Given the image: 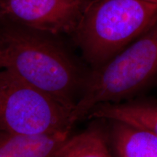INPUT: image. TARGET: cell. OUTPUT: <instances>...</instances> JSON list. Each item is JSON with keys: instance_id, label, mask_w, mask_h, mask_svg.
Masks as SVG:
<instances>
[{"instance_id": "cell-1", "label": "cell", "mask_w": 157, "mask_h": 157, "mask_svg": "<svg viewBox=\"0 0 157 157\" xmlns=\"http://www.w3.org/2000/svg\"><path fill=\"white\" fill-rule=\"evenodd\" d=\"M61 36L0 22L5 68L73 111L83 93L90 68Z\"/></svg>"}, {"instance_id": "cell-2", "label": "cell", "mask_w": 157, "mask_h": 157, "mask_svg": "<svg viewBox=\"0 0 157 157\" xmlns=\"http://www.w3.org/2000/svg\"><path fill=\"white\" fill-rule=\"evenodd\" d=\"M157 23V0H90L71 35L90 69L105 63Z\"/></svg>"}, {"instance_id": "cell-3", "label": "cell", "mask_w": 157, "mask_h": 157, "mask_svg": "<svg viewBox=\"0 0 157 157\" xmlns=\"http://www.w3.org/2000/svg\"><path fill=\"white\" fill-rule=\"evenodd\" d=\"M157 85V23L105 63L90 69L71 124L87 118L94 108L144 95Z\"/></svg>"}, {"instance_id": "cell-4", "label": "cell", "mask_w": 157, "mask_h": 157, "mask_svg": "<svg viewBox=\"0 0 157 157\" xmlns=\"http://www.w3.org/2000/svg\"><path fill=\"white\" fill-rule=\"evenodd\" d=\"M71 112L10 70L0 69V132L40 135L72 129Z\"/></svg>"}, {"instance_id": "cell-5", "label": "cell", "mask_w": 157, "mask_h": 157, "mask_svg": "<svg viewBox=\"0 0 157 157\" xmlns=\"http://www.w3.org/2000/svg\"><path fill=\"white\" fill-rule=\"evenodd\" d=\"M90 0H0V22L71 36Z\"/></svg>"}, {"instance_id": "cell-6", "label": "cell", "mask_w": 157, "mask_h": 157, "mask_svg": "<svg viewBox=\"0 0 157 157\" xmlns=\"http://www.w3.org/2000/svg\"><path fill=\"white\" fill-rule=\"evenodd\" d=\"M113 157H157V135L123 121L104 119Z\"/></svg>"}, {"instance_id": "cell-7", "label": "cell", "mask_w": 157, "mask_h": 157, "mask_svg": "<svg viewBox=\"0 0 157 157\" xmlns=\"http://www.w3.org/2000/svg\"><path fill=\"white\" fill-rule=\"evenodd\" d=\"M87 118L123 121L157 135V101L144 95L121 103L100 105L94 108Z\"/></svg>"}, {"instance_id": "cell-8", "label": "cell", "mask_w": 157, "mask_h": 157, "mask_svg": "<svg viewBox=\"0 0 157 157\" xmlns=\"http://www.w3.org/2000/svg\"><path fill=\"white\" fill-rule=\"evenodd\" d=\"M71 129L40 135L0 132V157H53Z\"/></svg>"}, {"instance_id": "cell-9", "label": "cell", "mask_w": 157, "mask_h": 157, "mask_svg": "<svg viewBox=\"0 0 157 157\" xmlns=\"http://www.w3.org/2000/svg\"><path fill=\"white\" fill-rule=\"evenodd\" d=\"M53 157H113L108 143L105 120L93 119L81 132L70 135Z\"/></svg>"}, {"instance_id": "cell-10", "label": "cell", "mask_w": 157, "mask_h": 157, "mask_svg": "<svg viewBox=\"0 0 157 157\" xmlns=\"http://www.w3.org/2000/svg\"><path fill=\"white\" fill-rule=\"evenodd\" d=\"M6 65V56H5V47L2 39L0 38V69L1 68H5Z\"/></svg>"}]
</instances>
